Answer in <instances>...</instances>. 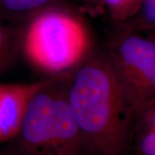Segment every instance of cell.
Returning <instances> with one entry per match:
<instances>
[{
	"label": "cell",
	"instance_id": "cell-1",
	"mask_svg": "<svg viewBox=\"0 0 155 155\" xmlns=\"http://www.w3.org/2000/svg\"><path fill=\"white\" fill-rule=\"evenodd\" d=\"M67 101L84 155H127L130 114L104 51L93 50L68 78Z\"/></svg>",
	"mask_w": 155,
	"mask_h": 155
},
{
	"label": "cell",
	"instance_id": "cell-2",
	"mask_svg": "<svg viewBox=\"0 0 155 155\" xmlns=\"http://www.w3.org/2000/svg\"><path fill=\"white\" fill-rule=\"evenodd\" d=\"M70 73L45 78L28 102L17 133L8 141L9 154L84 155L67 101Z\"/></svg>",
	"mask_w": 155,
	"mask_h": 155
},
{
	"label": "cell",
	"instance_id": "cell-3",
	"mask_svg": "<svg viewBox=\"0 0 155 155\" xmlns=\"http://www.w3.org/2000/svg\"><path fill=\"white\" fill-rule=\"evenodd\" d=\"M22 24L21 57L45 78L72 72L94 50L82 17L62 5L39 11Z\"/></svg>",
	"mask_w": 155,
	"mask_h": 155
},
{
	"label": "cell",
	"instance_id": "cell-4",
	"mask_svg": "<svg viewBox=\"0 0 155 155\" xmlns=\"http://www.w3.org/2000/svg\"><path fill=\"white\" fill-rule=\"evenodd\" d=\"M118 24L104 52L130 114L136 106L155 98V42L127 23Z\"/></svg>",
	"mask_w": 155,
	"mask_h": 155
},
{
	"label": "cell",
	"instance_id": "cell-5",
	"mask_svg": "<svg viewBox=\"0 0 155 155\" xmlns=\"http://www.w3.org/2000/svg\"><path fill=\"white\" fill-rule=\"evenodd\" d=\"M44 81L0 83V143L16 135L29 100Z\"/></svg>",
	"mask_w": 155,
	"mask_h": 155
},
{
	"label": "cell",
	"instance_id": "cell-6",
	"mask_svg": "<svg viewBox=\"0 0 155 155\" xmlns=\"http://www.w3.org/2000/svg\"><path fill=\"white\" fill-rule=\"evenodd\" d=\"M61 0H0V21L21 24L48 7L61 5Z\"/></svg>",
	"mask_w": 155,
	"mask_h": 155
},
{
	"label": "cell",
	"instance_id": "cell-7",
	"mask_svg": "<svg viewBox=\"0 0 155 155\" xmlns=\"http://www.w3.org/2000/svg\"><path fill=\"white\" fill-rule=\"evenodd\" d=\"M22 24L0 21V74L21 57Z\"/></svg>",
	"mask_w": 155,
	"mask_h": 155
},
{
	"label": "cell",
	"instance_id": "cell-8",
	"mask_svg": "<svg viewBox=\"0 0 155 155\" xmlns=\"http://www.w3.org/2000/svg\"><path fill=\"white\" fill-rule=\"evenodd\" d=\"M133 147L136 155H155V132L130 121L128 150Z\"/></svg>",
	"mask_w": 155,
	"mask_h": 155
},
{
	"label": "cell",
	"instance_id": "cell-9",
	"mask_svg": "<svg viewBox=\"0 0 155 155\" xmlns=\"http://www.w3.org/2000/svg\"><path fill=\"white\" fill-rule=\"evenodd\" d=\"M116 23L128 22L137 13L142 0H100Z\"/></svg>",
	"mask_w": 155,
	"mask_h": 155
},
{
	"label": "cell",
	"instance_id": "cell-10",
	"mask_svg": "<svg viewBox=\"0 0 155 155\" xmlns=\"http://www.w3.org/2000/svg\"><path fill=\"white\" fill-rule=\"evenodd\" d=\"M125 23L141 33L154 31L155 0H142L137 13Z\"/></svg>",
	"mask_w": 155,
	"mask_h": 155
},
{
	"label": "cell",
	"instance_id": "cell-11",
	"mask_svg": "<svg viewBox=\"0 0 155 155\" xmlns=\"http://www.w3.org/2000/svg\"><path fill=\"white\" fill-rule=\"evenodd\" d=\"M130 121L155 132V98L134 108L130 112Z\"/></svg>",
	"mask_w": 155,
	"mask_h": 155
},
{
	"label": "cell",
	"instance_id": "cell-12",
	"mask_svg": "<svg viewBox=\"0 0 155 155\" xmlns=\"http://www.w3.org/2000/svg\"><path fill=\"white\" fill-rule=\"evenodd\" d=\"M145 35L155 42V30L154 31H151V32H147V33H145Z\"/></svg>",
	"mask_w": 155,
	"mask_h": 155
},
{
	"label": "cell",
	"instance_id": "cell-13",
	"mask_svg": "<svg viewBox=\"0 0 155 155\" xmlns=\"http://www.w3.org/2000/svg\"><path fill=\"white\" fill-rule=\"evenodd\" d=\"M84 1V3H86V4H89V5H96L97 3H98V4H101V1L100 0H82Z\"/></svg>",
	"mask_w": 155,
	"mask_h": 155
},
{
	"label": "cell",
	"instance_id": "cell-14",
	"mask_svg": "<svg viewBox=\"0 0 155 155\" xmlns=\"http://www.w3.org/2000/svg\"><path fill=\"white\" fill-rule=\"evenodd\" d=\"M0 155H10V154H9V153H8L6 152L5 150V151H4V152H3V153H1Z\"/></svg>",
	"mask_w": 155,
	"mask_h": 155
}]
</instances>
